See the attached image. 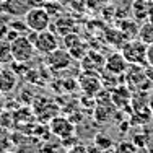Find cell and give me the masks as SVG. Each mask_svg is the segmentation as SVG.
Masks as SVG:
<instances>
[{
    "mask_svg": "<svg viewBox=\"0 0 153 153\" xmlns=\"http://www.w3.org/2000/svg\"><path fill=\"white\" fill-rule=\"evenodd\" d=\"M152 2H153V0H152Z\"/></svg>",
    "mask_w": 153,
    "mask_h": 153,
    "instance_id": "cell-26",
    "label": "cell"
},
{
    "mask_svg": "<svg viewBox=\"0 0 153 153\" xmlns=\"http://www.w3.org/2000/svg\"><path fill=\"white\" fill-rule=\"evenodd\" d=\"M147 44L142 42L138 38L129 39L121 47V54L124 59L129 62V65H143L147 64Z\"/></svg>",
    "mask_w": 153,
    "mask_h": 153,
    "instance_id": "cell-1",
    "label": "cell"
},
{
    "mask_svg": "<svg viewBox=\"0 0 153 153\" xmlns=\"http://www.w3.org/2000/svg\"><path fill=\"white\" fill-rule=\"evenodd\" d=\"M0 153H12V152H0Z\"/></svg>",
    "mask_w": 153,
    "mask_h": 153,
    "instance_id": "cell-25",
    "label": "cell"
},
{
    "mask_svg": "<svg viewBox=\"0 0 153 153\" xmlns=\"http://www.w3.org/2000/svg\"><path fill=\"white\" fill-rule=\"evenodd\" d=\"M93 143L96 145L100 150H108V148L114 147V140H112L108 134H103V132H100V134H96V135H94Z\"/></svg>",
    "mask_w": 153,
    "mask_h": 153,
    "instance_id": "cell-14",
    "label": "cell"
},
{
    "mask_svg": "<svg viewBox=\"0 0 153 153\" xmlns=\"http://www.w3.org/2000/svg\"><path fill=\"white\" fill-rule=\"evenodd\" d=\"M39 147H36V145H31L28 143V142H23V143L18 145L16 148V153H39Z\"/></svg>",
    "mask_w": 153,
    "mask_h": 153,
    "instance_id": "cell-16",
    "label": "cell"
},
{
    "mask_svg": "<svg viewBox=\"0 0 153 153\" xmlns=\"http://www.w3.org/2000/svg\"><path fill=\"white\" fill-rule=\"evenodd\" d=\"M138 26H140V23H137L135 20H122L119 23V31L122 33L124 38L135 39L138 34Z\"/></svg>",
    "mask_w": 153,
    "mask_h": 153,
    "instance_id": "cell-11",
    "label": "cell"
},
{
    "mask_svg": "<svg viewBox=\"0 0 153 153\" xmlns=\"http://www.w3.org/2000/svg\"><path fill=\"white\" fill-rule=\"evenodd\" d=\"M12 46V56H13V62L16 64H26L30 62L36 54L34 44L30 38H25V36H18L16 39H13L10 42Z\"/></svg>",
    "mask_w": 153,
    "mask_h": 153,
    "instance_id": "cell-2",
    "label": "cell"
},
{
    "mask_svg": "<svg viewBox=\"0 0 153 153\" xmlns=\"http://www.w3.org/2000/svg\"><path fill=\"white\" fill-rule=\"evenodd\" d=\"M47 65L52 68L54 72H60L64 68H67L68 65L72 64V59L74 57L70 56L68 51H64V49H56L54 52L47 54Z\"/></svg>",
    "mask_w": 153,
    "mask_h": 153,
    "instance_id": "cell-6",
    "label": "cell"
},
{
    "mask_svg": "<svg viewBox=\"0 0 153 153\" xmlns=\"http://www.w3.org/2000/svg\"><path fill=\"white\" fill-rule=\"evenodd\" d=\"M129 62L124 59L121 52H112L108 59H104V70L111 75H124L127 72Z\"/></svg>",
    "mask_w": 153,
    "mask_h": 153,
    "instance_id": "cell-7",
    "label": "cell"
},
{
    "mask_svg": "<svg viewBox=\"0 0 153 153\" xmlns=\"http://www.w3.org/2000/svg\"><path fill=\"white\" fill-rule=\"evenodd\" d=\"M30 39L33 41V44H34L36 52L42 54V56H47V54L54 52L56 49H59V39H57L56 33L51 31V30L34 33V36H31Z\"/></svg>",
    "mask_w": 153,
    "mask_h": 153,
    "instance_id": "cell-4",
    "label": "cell"
},
{
    "mask_svg": "<svg viewBox=\"0 0 153 153\" xmlns=\"http://www.w3.org/2000/svg\"><path fill=\"white\" fill-rule=\"evenodd\" d=\"M16 74L12 68H0V93H10L16 86Z\"/></svg>",
    "mask_w": 153,
    "mask_h": 153,
    "instance_id": "cell-10",
    "label": "cell"
},
{
    "mask_svg": "<svg viewBox=\"0 0 153 153\" xmlns=\"http://www.w3.org/2000/svg\"><path fill=\"white\" fill-rule=\"evenodd\" d=\"M138 148L132 140H121L114 145V153H137Z\"/></svg>",
    "mask_w": 153,
    "mask_h": 153,
    "instance_id": "cell-15",
    "label": "cell"
},
{
    "mask_svg": "<svg viewBox=\"0 0 153 153\" xmlns=\"http://www.w3.org/2000/svg\"><path fill=\"white\" fill-rule=\"evenodd\" d=\"M13 62L12 56V46L10 41L7 39H0V65H8Z\"/></svg>",
    "mask_w": 153,
    "mask_h": 153,
    "instance_id": "cell-13",
    "label": "cell"
},
{
    "mask_svg": "<svg viewBox=\"0 0 153 153\" xmlns=\"http://www.w3.org/2000/svg\"><path fill=\"white\" fill-rule=\"evenodd\" d=\"M49 129H51V132H52L54 135H57L60 138L72 137L74 132H75V126L65 117H54L49 124Z\"/></svg>",
    "mask_w": 153,
    "mask_h": 153,
    "instance_id": "cell-8",
    "label": "cell"
},
{
    "mask_svg": "<svg viewBox=\"0 0 153 153\" xmlns=\"http://www.w3.org/2000/svg\"><path fill=\"white\" fill-rule=\"evenodd\" d=\"M134 143L137 145V148H143L147 147V138H145V135H140V134H137V135H134Z\"/></svg>",
    "mask_w": 153,
    "mask_h": 153,
    "instance_id": "cell-17",
    "label": "cell"
},
{
    "mask_svg": "<svg viewBox=\"0 0 153 153\" xmlns=\"http://www.w3.org/2000/svg\"><path fill=\"white\" fill-rule=\"evenodd\" d=\"M137 153H150V152H148V148L147 147H143V148H138V152Z\"/></svg>",
    "mask_w": 153,
    "mask_h": 153,
    "instance_id": "cell-23",
    "label": "cell"
},
{
    "mask_svg": "<svg viewBox=\"0 0 153 153\" xmlns=\"http://www.w3.org/2000/svg\"><path fill=\"white\" fill-rule=\"evenodd\" d=\"M3 106H5V101H3V96H2V93H0V112H3L2 111Z\"/></svg>",
    "mask_w": 153,
    "mask_h": 153,
    "instance_id": "cell-21",
    "label": "cell"
},
{
    "mask_svg": "<svg viewBox=\"0 0 153 153\" xmlns=\"http://www.w3.org/2000/svg\"><path fill=\"white\" fill-rule=\"evenodd\" d=\"M137 38L140 39L142 42H145L147 46L153 44V21H152V20L140 23V26H138V34H137Z\"/></svg>",
    "mask_w": 153,
    "mask_h": 153,
    "instance_id": "cell-12",
    "label": "cell"
},
{
    "mask_svg": "<svg viewBox=\"0 0 153 153\" xmlns=\"http://www.w3.org/2000/svg\"><path fill=\"white\" fill-rule=\"evenodd\" d=\"M67 153H86V145H82V143H75L74 147L67 148Z\"/></svg>",
    "mask_w": 153,
    "mask_h": 153,
    "instance_id": "cell-18",
    "label": "cell"
},
{
    "mask_svg": "<svg viewBox=\"0 0 153 153\" xmlns=\"http://www.w3.org/2000/svg\"><path fill=\"white\" fill-rule=\"evenodd\" d=\"M51 23H52L51 15L44 8H31L25 15V25H26V28L34 33H41L44 30H49Z\"/></svg>",
    "mask_w": 153,
    "mask_h": 153,
    "instance_id": "cell-3",
    "label": "cell"
},
{
    "mask_svg": "<svg viewBox=\"0 0 153 153\" xmlns=\"http://www.w3.org/2000/svg\"><path fill=\"white\" fill-rule=\"evenodd\" d=\"M148 109H150V112H152V116H153V98L148 101Z\"/></svg>",
    "mask_w": 153,
    "mask_h": 153,
    "instance_id": "cell-22",
    "label": "cell"
},
{
    "mask_svg": "<svg viewBox=\"0 0 153 153\" xmlns=\"http://www.w3.org/2000/svg\"><path fill=\"white\" fill-rule=\"evenodd\" d=\"M147 65L150 68H153V44L147 47Z\"/></svg>",
    "mask_w": 153,
    "mask_h": 153,
    "instance_id": "cell-19",
    "label": "cell"
},
{
    "mask_svg": "<svg viewBox=\"0 0 153 153\" xmlns=\"http://www.w3.org/2000/svg\"><path fill=\"white\" fill-rule=\"evenodd\" d=\"M130 12L137 23H143L148 20L153 21V2L152 0H134Z\"/></svg>",
    "mask_w": 153,
    "mask_h": 153,
    "instance_id": "cell-5",
    "label": "cell"
},
{
    "mask_svg": "<svg viewBox=\"0 0 153 153\" xmlns=\"http://www.w3.org/2000/svg\"><path fill=\"white\" fill-rule=\"evenodd\" d=\"M80 86L88 96H94L101 90V80L93 72H85V75L80 76Z\"/></svg>",
    "mask_w": 153,
    "mask_h": 153,
    "instance_id": "cell-9",
    "label": "cell"
},
{
    "mask_svg": "<svg viewBox=\"0 0 153 153\" xmlns=\"http://www.w3.org/2000/svg\"><path fill=\"white\" fill-rule=\"evenodd\" d=\"M101 153H114V147H112V148H108V150H101Z\"/></svg>",
    "mask_w": 153,
    "mask_h": 153,
    "instance_id": "cell-24",
    "label": "cell"
},
{
    "mask_svg": "<svg viewBox=\"0 0 153 153\" xmlns=\"http://www.w3.org/2000/svg\"><path fill=\"white\" fill-rule=\"evenodd\" d=\"M86 153H101V150L94 143H91V145H86Z\"/></svg>",
    "mask_w": 153,
    "mask_h": 153,
    "instance_id": "cell-20",
    "label": "cell"
}]
</instances>
